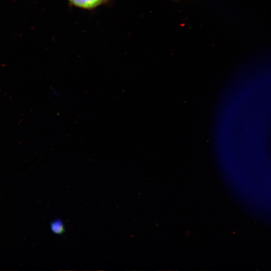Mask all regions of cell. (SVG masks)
I'll use <instances>...</instances> for the list:
<instances>
[{"mask_svg":"<svg viewBox=\"0 0 271 271\" xmlns=\"http://www.w3.org/2000/svg\"><path fill=\"white\" fill-rule=\"evenodd\" d=\"M51 231L55 234L62 235L65 231V228L62 220L57 218L50 223Z\"/></svg>","mask_w":271,"mask_h":271,"instance_id":"cell-2","label":"cell"},{"mask_svg":"<svg viewBox=\"0 0 271 271\" xmlns=\"http://www.w3.org/2000/svg\"><path fill=\"white\" fill-rule=\"evenodd\" d=\"M73 5L85 9L96 7L105 2L106 0H69Z\"/></svg>","mask_w":271,"mask_h":271,"instance_id":"cell-1","label":"cell"}]
</instances>
